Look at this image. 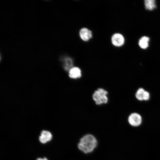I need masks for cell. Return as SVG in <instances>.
<instances>
[{"label": "cell", "instance_id": "1", "mask_svg": "<svg viewBox=\"0 0 160 160\" xmlns=\"http://www.w3.org/2000/svg\"><path fill=\"white\" fill-rule=\"evenodd\" d=\"M97 140L90 134H86L81 138L78 144V149L84 153L92 152L97 146Z\"/></svg>", "mask_w": 160, "mask_h": 160}, {"label": "cell", "instance_id": "2", "mask_svg": "<svg viewBox=\"0 0 160 160\" xmlns=\"http://www.w3.org/2000/svg\"><path fill=\"white\" fill-rule=\"evenodd\" d=\"M108 92L102 88H98L95 91L92 95V98L96 104L100 105L106 104L108 102Z\"/></svg>", "mask_w": 160, "mask_h": 160}, {"label": "cell", "instance_id": "3", "mask_svg": "<svg viewBox=\"0 0 160 160\" xmlns=\"http://www.w3.org/2000/svg\"><path fill=\"white\" fill-rule=\"evenodd\" d=\"M129 124L133 127H136L140 126L142 122V118L140 115L137 113L131 114L128 118Z\"/></svg>", "mask_w": 160, "mask_h": 160}, {"label": "cell", "instance_id": "4", "mask_svg": "<svg viewBox=\"0 0 160 160\" xmlns=\"http://www.w3.org/2000/svg\"><path fill=\"white\" fill-rule=\"evenodd\" d=\"M60 60L61 62L63 67L64 70L66 71H69L73 66V60L68 56L61 57Z\"/></svg>", "mask_w": 160, "mask_h": 160}, {"label": "cell", "instance_id": "5", "mask_svg": "<svg viewBox=\"0 0 160 160\" xmlns=\"http://www.w3.org/2000/svg\"><path fill=\"white\" fill-rule=\"evenodd\" d=\"M52 136L51 133L49 131L43 130L40 133L39 137V140L42 144H45L50 141L52 139Z\"/></svg>", "mask_w": 160, "mask_h": 160}, {"label": "cell", "instance_id": "6", "mask_svg": "<svg viewBox=\"0 0 160 160\" xmlns=\"http://www.w3.org/2000/svg\"><path fill=\"white\" fill-rule=\"evenodd\" d=\"M111 42L113 45L116 47H120L124 43L123 36L119 33H115L111 37Z\"/></svg>", "mask_w": 160, "mask_h": 160}, {"label": "cell", "instance_id": "7", "mask_svg": "<svg viewBox=\"0 0 160 160\" xmlns=\"http://www.w3.org/2000/svg\"><path fill=\"white\" fill-rule=\"evenodd\" d=\"M79 36L83 41H87L92 37V32L91 31L86 28H81L79 31Z\"/></svg>", "mask_w": 160, "mask_h": 160}, {"label": "cell", "instance_id": "8", "mask_svg": "<svg viewBox=\"0 0 160 160\" xmlns=\"http://www.w3.org/2000/svg\"><path fill=\"white\" fill-rule=\"evenodd\" d=\"M68 75L71 79L79 78L81 76V71L78 67H73L69 71Z\"/></svg>", "mask_w": 160, "mask_h": 160}, {"label": "cell", "instance_id": "9", "mask_svg": "<svg viewBox=\"0 0 160 160\" xmlns=\"http://www.w3.org/2000/svg\"><path fill=\"white\" fill-rule=\"evenodd\" d=\"M149 41V37L145 36H143L139 41V45L142 48L145 49L148 47Z\"/></svg>", "mask_w": 160, "mask_h": 160}, {"label": "cell", "instance_id": "10", "mask_svg": "<svg viewBox=\"0 0 160 160\" xmlns=\"http://www.w3.org/2000/svg\"><path fill=\"white\" fill-rule=\"evenodd\" d=\"M146 9L152 10L156 7L155 1L154 0H146L144 1Z\"/></svg>", "mask_w": 160, "mask_h": 160}, {"label": "cell", "instance_id": "11", "mask_svg": "<svg viewBox=\"0 0 160 160\" xmlns=\"http://www.w3.org/2000/svg\"><path fill=\"white\" fill-rule=\"evenodd\" d=\"M145 90L142 88H139L137 91L135 96L137 99L139 100H143V96Z\"/></svg>", "mask_w": 160, "mask_h": 160}, {"label": "cell", "instance_id": "12", "mask_svg": "<svg viewBox=\"0 0 160 160\" xmlns=\"http://www.w3.org/2000/svg\"><path fill=\"white\" fill-rule=\"evenodd\" d=\"M150 98V94L149 93L145 91L143 96V100H147Z\"/></svg>", "mask_w": 160, "mask_h": 160}, {"label": "cell", "instance_id": "13", "mask_svg": "<svg viewBox=\"0 0 160 160\" xmlns=\"http://www.w3.org/2000/svg\"><path fill=\"white\" fill-rule=\"evenodd\" d=\"M36 160H48V159L45 157L43 158H37Z\"/></svg>", "mask_w": 160, "mask_h": 160}]
</instances>
